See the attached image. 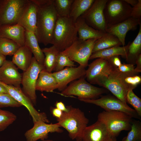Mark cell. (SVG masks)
Listing matches in <instances>:
<instances>
[{
    "label": "cell",
    "instance_id": "1",
    "mask_svg": "<svg viewBox=\"0 0 141 141\" xmlns=\"http://www.w3.org/2000/svg\"><path fill=\"white\" fill-rule=\"evenodd\" d=\"M37 8L35 35L39 43L45 46L52 43L53 34L58 17L53 0H32Z\"/></svg>",
    "mask_w": 141,
    "mask_h": 141
},
{
    "label": "cell",
    "instance_id": "2",
    "mask_svg": "<svg viewBox=\"0 0 141 141\" xmlns=\"http://www.w3.org/2000/svg\"><path fill=\"white\" fill-rule=\"evenodd\" d=\"M75 22L69 17H58L54 31L52 44L62 52L78 39Z\"/></svg>",
    "mask_w": 141,
    "mask_h": 141
},
{
    "label": "cell",
    "instance_id": "3",
    "mask_svg": "<svg viewBox=\"0 0 141 141\" xmlns=\"http://www.w3.org/2000/svg\"><path fill=\"white\" fill-rule=\"evenodd\" d=\"M68 111L63 112L61 118L57 119L60 127L64 128L73 140L82 141L84 131L87 126L89 119L79 108L67 106Z\"/></svg>",
    "mask_w": 141,
    "mask_h": 141
},
{
    "label": "cell",
    "instance_id": "4",
    "mask_svg": "<svg viewBox=\"0 0 141 141\" xmlns=\"http://www.w3.org/2000/svg\"><path fill=\"white\" fill-rule=\"evenodd\" d=\"M97 118L105 125L111 136L115 137L122 131L130 130L133 118L123 112L104 110L99 113Z\"/></svg>",
    "mask_w": 141,
    "mask_h": 141
},
{
    "label": "cell",
    "instance_id": "5",
    "mask_svg": "<svg viewBox=\"0 0 141 141\" xmlns=\"http://www.w3.org/2000/svg\"><path fill=\"white\" fill-rule=\"evenodd\" d=\"M95 84L107 89L116 97L127 103L126 97L129 89L124 84L121 73L113 67L99 77Z\"/></svg>",
    "mask_w": 141,
    "mask_h": 141
},
{
    "label": "cell",
    "instance_id": "6",
    "mask_svg": "<svg viewBox=\"0 0 141 141\" xmlns=\"http://www.w3.org/2000/svg\"><path fill=\"white\" fill-rule=\"evenodd\" d=\"M132 8L124 0H108L103 10L106 27L116 25L131 17Z\"/></svg>",
    "mask_w": 141,
    "mask_h": 141
},
{
    "label": "cell",
    "instance_id": "7",
    "mask_svg": "<svg viewBox=\"0 0 141 141\" xmlns=\"http://www.w3.org/2000/svg\"><path fill=\"white\" fill-rule=\"evenodd\" d=\"M106 90L92 85L87 81L84 77L74 81L62 91L64 95H74L79 99H96L106 93Z\"/></svg>",
    "mask_w": 141,
    "mask_h": 141
},
{
    "label": "cell",
    "instance_id": "8",
    "mask_svg": "<svg viewBox=\"0 0 141 141\" xmlns=\"http://www.w3.org/2000/svg\"><path fill=\"white\" fill-rule=\"evenodd\" d=\"M97 39H91L83 41L78 39L62 52L72 61L78 63L80 65L85 68L88 65L94 45Z\"/></svg>",
    "mask_w": 141,
    "mask_h": 141
},
{
    "label": "cell",
    "instance_id": "9",
    "mask_svg": "<svg viewBox=\"0 0 141 141\" xmlns=\"http://www.w3.org/2000/svg\"><path fill=\"white\" fill-rule=\"evenodd\" d=\"M29 0H0V26L17 23Z\"/></svg>",
    "mask_w": 141,
    "mask_h": 141
},
{
    "label": "cell",
    "instance_id": "10",
    "mask_svg": "<svg viewBox=\"0 0 141 141\" xmlns=\"http://www.w3.org/2000/svg\"><path fill=\"white\" fill-rule=\"evenodd\" d=\"M44 69V66L39 64L33 57L30 66L24 72L22 76V91L34 105L36 104L37 101L36 92L37 81L40 73Z\"/></svg>",
    "mask_w": 141,
    "mask_h": 141
},
{
    "label": "cell",
    "instance_id": "11",
    "mask_svg": "<svg viewBox=\"0 0 141 141\" xmlns=\"http://www.w3.org/2000/svg\"><path fill=\"white\" fill-rule=\"evenodd\" d=\"M79 100L86 103L95 104L103 109L105 111H122L129 115L133 118L141 120V117L134 109L115 97L107 95L102 96L97 99Z\"/></svg>",
    "mask_w": 141,
    "mask_h": 141
},
{
    "label": "cell",
    "instance_id": "12",
    "mask_svg": "<svg viewBox=\"0 0 141 141\" xmlns=\"http://www.w3.org/2000/svg\"><path fill=\"white\" fill-rule=\"evenodd\" d=\"M108 0H95L90 7L81 16L93 28L106 32L103 10Z\"/></svg>",
    "mask_w": 141,
    "mask_h": 141
},
{
    "label": "cell",
    "instance_id": "13",
    "mask_svg": "<svg viewBox=\"0 0 141 141\" xmlns=\"http://www.w3.org/2000/svg\"><path fill=\"white\" fill-rule=\"evenodd\" d=\"M0 84L6 89L8 94L22 106L26 108L32 118L33 123L39 121L46 123L49 122L45 113H39L36 110L31 100L24 93L21 88L7 85L1 81Z\"/></svg>",
    "mask_w": 141,
    "mask_h": 141
},
{
    "label": "cell",
    "instance_id": "14",
    "mask_svg": "<svg viewBox=\"0 0 141 141\" xmlns=\"http://www.w3.org/2000/svg\"><path fill=\"white\" fill-rule=\"evenodd\" d=\"M46 123L41 121L34 123L33 127L25 134L26 141H36L39 139L43 141L48 138L49 133H61L63 132L58 122L54 124Z\"/></svg>",
    "mask_w": 141,
    "mask_h": 141
},
{
    "label": "cell",
    "instance_id": "15",
    "mask_svg": "<svg viewBox=\"0 0 141 141\" xmlns=\"http://www.w3.org/2000/svg\"><path fill=\"white\" fill-rule=\"evenodd\" d=\"M86 71L85 67L79 65L77 67H67L52 74L57 83L58 90L62 91L69 83L85 76Z\"/></svg>",
    "mask_w": 141,
    "mask_h": 141
},
{
    "label": "cell",
    "instance_id": "16",
    "mask_svg": "<svg viewBox=\"0 0 141 141\" xmlns=\"http://www.w3.org/2000/svg\"><path fill=\"white\" fill-rule=\"evenodd\" d=\"M22 77L11 61L6 60L0 68V81L5 84L20 88Z\"/></svg>",
    "mask_w": 141,
    "mask_h": 141
},
{
    "label": "cell",
    "instance_id": "17",
    "mask_svg": "<svg viewBox=\"0 0 141 141\" xmlns=\"http://www.w3.org/2000/svg\"><path fill=\"white\" fill-rule=\"evenodd\" d=\"M111 137L105 125L97 120L86 127L83 134L82 141H108Z\"/></svg>",
    "mask_w": 141,
    "mask_h": 141
},
{
    "label": "cell",
    "instance_id": "18",
    "mask_svg": "<svg viewBox=\"0 0 141 141\" xmlns=\"http://www.w3.org/2000/svg\"><path fill=\"white\" fill-rule=\"evenodd\" d=\"M37 8L32 0H29L24 9L17 24L22 26L26 31L35 34L37 20Z\"/></svg>",
    "mask_w": 141,
    "mask_h": 141
},
{
    "label": "cell",
    "instance_id": "19",
    "mask_svg": "<svg viewBox=\"0 0 141 141\" xmlns=\"http://www.w3.org/2000/svg\"><path fill=\"white\" fill-rule=\"evenodd\" d=\"M141 23V20L130 17L126 20L117 24L106 27V32L116 36L124 46L125 45V39L127 32L134 31Z\"/></svg>",
    "mask_w": 141,
    "mask_h": 141
},
{
    "label": "cell",
    "instance_id": "20",
    "mask_svg": "<svg viewBox=\"0 0 141 141\" xmlns=\"http://www.w3.org/2000/svg\"><path fill=\"white\" fill-rule=\"evenodd\" d=\"M85 77L90 84H95L98 79L113 66L107 59L98 58L88 65Z\"/></svg>",
    "mask_w": 141,
    "mask_h": 141
},
{
    "label": "cell",
    "instance_id": "21",
    "mask_svg": "<svg viewBox=\"0 0 141 141\" xmlns=\"http://www.w3.org/2000/svg\"><path fill=\"white\" fill-rule=\"evenodd\" d=\"M25 30L17 24L0 26V37L11 39L20 47L25 45Z\"/></svg>",
    "mask_w": 141,
    "mask_h": 141
},
{
    "label": "cell",
    "instance_id": "22",
    "mask_svg": "<svg viewBox=\"0 0 141 141\" xmlns=\"http://www.w3.org/2000/svg\"><path fill=\"white\" fill-rule=\"evenodd\" d=\"M75 23L79 40L84 41L91 39H98L106 33L96 30L89 26L81 16L77 19Z\"/></svg>",
    "mask_w": 141,
    "mask_h": 141
},
{
    "label": "cell",
    "instance_id": "23",
    "mask_svg": "<svg viewBox=\"0 0 141 141\" xmlns=\"http://www.w3.org/2000/svg\"><path fill=\"white\" fill-rule=\"evenodd\" d=\"M58 85L52 73L44 69L40 73L36 85V90L41 92H52L57 89Z\"/></svg>",
    "mask_w": 141,
    "mask_h": 141
},
{
    "label": "cell",
    "instance_id": "24",
    "mask_svg": "<svg viewBox=\"0 0 141 141\" xmlns=\"http://www.w3.org/2000/svg\"><path fill=\"white\" fill-rule=\"evenodd\" d=\"M32 53L26 46L20 47L13 55L12 62L19 69L24 72L30 66Z\"/></svg>",
    "mask_w": 141,
    "mask_h": 141
},
{
    "label": "cell",
    "instance_id": "25",
    "mask_svg": "<svg viewBox=\"0 0 141 141\" xmlns=\"http://www.w3.org/2000/svg\"><path fill=\"white\" fill-rule=\"evenodd\" d=\"M34 33L25 30V45L31 51L38 62L43 66L45 56Z\"/></svg>",
    "mask_w": 141,
    "mask_h": 141
},
{
    "label": "cell",
    "instance_id": "26",
    "mask_svg": "<svg viewBox=\"0 0 141 141\" xmlns=\"http://www.w3.org/2000/svg\"><path fill=\"white\" fill-rule=\"evenodd\" d=\"M131 43L130 42H129L126 46H114L93 53L91 56L89 60L98 58L108 59L113 56L120 55L126 58L127 51Z\"/></svg>",
    "mask_w": 141,
    "mask_h": 141
},
{
    "label": "cell",
    "instance_id": "27",
    "mask_svg": "<svg viewBox=\"0 0 141 141\" xmlns=\"http://www.w3.org/2000/svg\"><path fill=\"white\" fill-rule=\"evenodd\" d=\"M121 45H122L121 43L116 36L106 32L95 42L92 53L101 50Z\"/></svg>",
    "mask_w": 141,
    "mask_h": 141
},
{
    "label": "cell",
    "instance_id": "28",
    "mask_svg": "<svg viewBox=\"0 0 141 141\" xmlns=\"http://www.w3.org/2000/svg\"><path fill=\"white\" fill-rule=\"evenodd\" d=\"M45 58L43 66L44 69L47 71L51 72L56 66L60 52L54 45L49 48H45L42 49Z\"/></svg>",
    "mask_w": 141,
    "mask_h": 141
},
{
    "label": "cell",
    "instance_id": "29",
    "mask_svg": "<svg viewBox=\"0 0 141 141\" xmlns=\"http://www.w3.org/2000/svg\"><path fill=\"white\" fill-rule=\"evenodd\" d=\"M95 0H74L69 17L75 22L91 6Z\"/></svg>",
    "mask_w": 141,
    "mask_h": 141
},
{
    "label": "cell",
    "instance_id": "30",
    "mask_svg": "<svg viewBox=\"0 0 141 141\" xmlns=\"http://www.w3.org/2000/svg\"><path fill=\"white\" fill-rule=\"evenodd\" d=\"M139 25L138 33L134 40L130 44L126 58L128 63L134 65L137 57L141 54V23Z\"/></svg>",
    "mask_w": 141,
    "mask_h": 141
},
{
    "label": "cell",
    "instance_id": "31",
    "mask_svg": "<svg viewBox=\"0 0 141 141\" xmlns=\"http://www.w3.org/2000/svg\"><path fill=\"white\" fill-rule=\"evenodd\" d=\"M20 46L13 40L0 37V54L5 56L13 55Z\"/></svg>",
    "mask_w": 141,
    "mask_h": 141
},
{
    "label": "cell",
    "instance_id": "32",
    "mask_svg": "<svg viewBox=\"0 0 141 141\" xmlns=\"http://www.w3.org/2000/svg\"><path fill=\"white\" fill-rule=\"evenodd\" d=\"M74 0H53L55 10L58 17H69Z\"/></svg>",
    "mask_w": 141,
    "mask_h": 141
},
{
    "label": "cell",
    "instance_id": "33",
    "mask_svg": "<svg viewBox=\"0 0 141 141\" xmlns=\"http://www.w3.org/2000/svg\"><path fill=\"white\" fill-rule=\"evenodd\" d=\"M122 141H141V122L133 119L131 129Z\"/></svg>",
    "mask_w": 141,
    "mask_h": 141
},
{
    "label": "cell",
    "instance_id": "34",
    "mask_svg": "<svg viewBox=\"0 0 141 141\" xmlns=\"http://www.w3.org/2000/svg\"><path fill=\"white\" fill-rule=\"evenodd\" d=\"M16 118V116L13 113L0 108V132L6 129Z\"/></svg>",
    "mask_w": 141,
    "mask_h": 141
},
{
    "label": "cell",
    "instance_id": "35",
    "mask_svg": "<svg viewBox=\"0 0 141 141\" xmlns=\"http://www.w3.org/2000/svg\"><path fill=\"white\" fill-rule=\"evenodd\" d=\"M132 90L129 89L126 95L127 103L134 108L138 115L141 117V99L134 93Z\"/></svg>",
    "mask_w": 141,
    "mask_h": 141
},
{
    "label": "cell",
    "instance_id": "36",
    "mask_svg": "<svg viewBox=\"0 0 141 141\" xmlns=\"http://www.w3.org/2000/svg\"><path fill=\"white\" fill-rule=\"evenodd\" d=\"M121 73L123 81L129 89H134L141 82V77L137 74Z\"/></svg>",
    "mask_w": 141,
    "mask_h": 141
},
{
    "label": "cell",
    "instance_id": "37",
    "mask_svg": "<svg viewBox=\"0 0 141 141\" xmlns=\"http://www.w3.org/2000/svg\"><path fill=\"white\" fill-rule=\"evenodd\" d=\"M75 66L73 61L71 60L67 56L63 54L62 52H60L54 70L57 72L63 70L66 66L73 67Z\"/></svg>",
    "mask_w": 141,
    "mask_h": 141
},
{
    "label": "cell",
    "instance_id": "38",
    "mask_svg": "<svg viewBox=\"0 0 141 141\" xmlns=\"http://www.w3.org/2000/svg\"><path fill=\"white\" fill-rule=\"evenodd\" d=\"M22 105L8 93H0V108L11 107H18Z\"/></svg>",
    "mask_w": 141,
    "mask_h": 141
},
{
    "label": "cell",
    "instance_id": "39",
    "mask_svg": "<svg viewBox=\"0 0 141 141\" xmlns=\"http://www.w3.org/2000/svg\"><path fill=\"white\" fill-rule=\"evenodd\" d=\"M120 72L126 74H138L134 71L135 67L133 64L123 63L116 68Z\"/></svg>",
    "mask_w": 141,
    "mask_h": 141
},
{
    "label": "cell",
    "instance_id": "40",
    "mask_svg": "<svg viewBox=\"0 0 141 141\" xmlns=\"http://www.w3.org/2000/svg\"><path fill=\"white\" fill-rule=\"evenodd\" d=\"M137 4L132 7L131 16L136 19L141 20V0H138Z\"/></svg>",
    "mask_w": 141,
    "mask_h": 141
},
{
    "label": "cell",
    "instance_id": "41",
    "mask_svg": "<svg viewBox=\"0 0 141 141\" xmlns=\"http://www.w3.org/2000/svg\"><path fill=\"white\" fill-rule=\"evenodd\" d=\"M107 59L112 66L115 68H118L122 64L119 56H113Z\"/></svg>",
    "mask_w": 141,
    "mask_h": 141
},
{
    "label": "cell",
    "instance_id": "42",
    "mask_svg": "<svg viewBox=\"0 0 141 141\" xmlns=\"http://www.w3.org/2000/svg\"><path fill=\"white\" fill-rule=\"evenodd\" d=\"M51 111L53 116L57 119L60 118L63 113V112L56 107H52Z\"/></svg>",
    "mask_w": 141,
    "mask_h": 141
},
{
    "label": "cell",
    "instance_id": "43",
    "mask_svg": "<svg viewBox=\"0 0 141 141\" xmlns=\"http://www.w3.org/2000/svg\"><path fill=\"white\" fill-rule=\"evenodd\" d=\"M55 105L56 108L63 112H67L68 111V109L67 106L66 107L64 104L61 101L56 102Z\"/></svg>",
    "mask_w": 141,
    "mask_h": 141
},
{
    "label": "cell",
    "instance_id": "44",
    "mask_svg": "<svg viewBox=\"0 0 141 141\" xmlns=\"http://www.w3.org/2000/svg\"><path fill=\"white\" fill-rule=\"evenodd\" d=\"M135 64L137 65V67L134 68L135 71L137 73L141 72V54H140L137 57L136 62Z\"/></svg>",
    "mask_w": 141,
    "mask_h": 141
},
{
    "label": "cell",
    "instance_id": "45",
    "mask_svg": "<svg viewBox=\"0 0 141 141\" xmlns=\"http://www.w3.org/2000/svg\"><path fill=\"white\" fill-rule=\"evenodd\" d=\"M124 1L131 6L133 7L138 2V0H124Z\"/></svg>",
    "mask_w": 141,
    "mask_h": 141
},
{
    "label": "cell",
    "instance_id": "46",
    "mask_svg": "<svg viewBox=\"0 0 141 141\" xmlns=\"http://www.w3.org/2000/svg\"><path fill=\"white\" fill-rule=\"evenodd\" d=\"M6 60L5 56L0 54V68Z\"/></svg>",
    "mask_w": 141,
    "mask_h": 141
},
{
    "label": "cell",
    "instance_id": "47",
    "mask_svg": "<svg viewBox=\"0 0 141 141\" xmlns=\"http://www.w3.org/2000/svg\"><path fill=\"white\" fill-rule=\"evenodd\" d=\"M8 93L6 89L0 84V93Z\"/></svg>",
    "mask_w": 141,
    "mask_h": 141
},
{
    "label": "cell",
    "instance_id": "48",
    "mask_svg": "<svg viewBox=\"0 0 141 141\" xmlns=\"http://www.w3.org/2000/svg\"><path fill=\"white\" fill-rule=\"evenodd\" d=\"M108 141H117L116 137L111 136Z\"/></svg>",
    "mask_w": 141,
    "mask_h": 141
},
{
    "label": "cell",
    "instance_id": "49",
    "mask_svg": "<svg viewBox=\"0 0 141 141\" xmlns=\"http://www.w3.org/2000/svg\"><path fill=\"white\" fill-rule=\"evenodd\" d=\"M43 141H54L52 140H44Z\"/></svg>",
    "mask_w": 141,
    "mask_h": 141
}]
</instances>
